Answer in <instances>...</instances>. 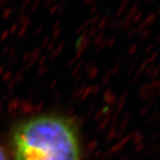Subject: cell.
I'll list each match as a JSON object with an SVG mask.
<instances>
[{
    "instance_id": "cell-1",
    "label": "cell",
    "mask_w": 160,
    "mask_h": 160,
    "mask_svg": "<svg viewBox=\"0 0 160 160\" xmlns=\"http://www.w3.org/2000/svg\"><path fill=\"white\" fill-rule=\"evenodd\" d=\"M14 160H80L78 133L69 120L56 115L21 121L10 136Z\"/></svg>"
},
{
    "instance_id": "cell-2",
    "label": "cell",
    "mask_w": 160,
    "mask_h": 160,
    "mask_svg": "<svg viewBox=\"0 0 160 160\" xmlns=\"http://www.w3.org/2000/svg\"><path fill=\"white\" fill-rule=\"evenodd\" d=\"M0 160H8L6 151H5V149H3V147L1 145H0Z\"/></svg>"
}]
</instances>
